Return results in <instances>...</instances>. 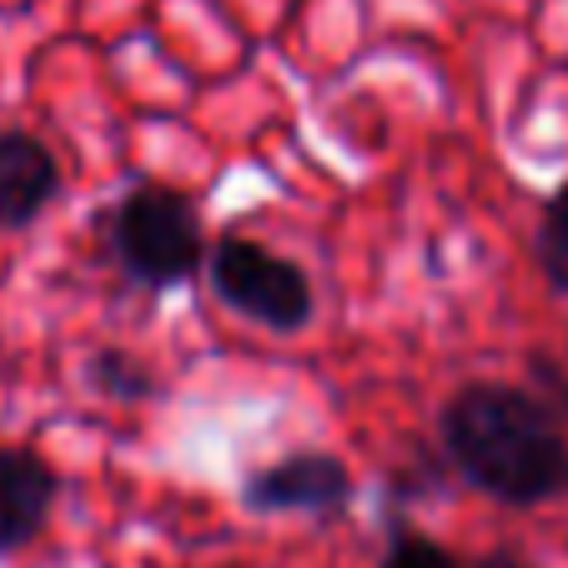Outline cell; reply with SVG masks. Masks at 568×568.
Listing matches in <instances>:
<instances>
[{"label": "cell", "instance_id": "6da1fadb", "mask_svg": "<svg viewBox=\"0 0 568 568\" xmlns=\"http://www.w3.org/2000/svg\"><path fill=\"white\" fill-rule=\"evenodd\" d=\"M439 444L479 494L534 509L568 494V434L524 384L469 379L444 399Z\"/></svg>", "mask_w": 568, "mask_h": 568}, {"label": "cell", "instance_id": "7a4b0ae2", "mask_svg": "<svg viewBox=\"0 0 568 568\" xmlns=\"http://www.w3.org/2000/svg\"><path fill=\"white\" fill-rule=\"evenodd\" d=\"M105 245L125 280L140 290H180L205 270V230L200 205L175 185L140 180L110 205Z\"/></svg>", "mask_w": 568, "mask_h": 568}, {"label": "cell", "instance_id": "3957f363", "mask_svg": "<svg viewBox=\"0 0 568 568\" xmlns=\"http://www.w3.org/2000/svg\"><path fill=\"white\" fill-rule=\"evenodd\" d=\"M210 290L240 320L265 324L270 334H300L314 320V284L310 270L290 255H275L270 245L245 235H225L205 245Z\"/></svg>", "mask_w": 568, "mask_h": 568}, {"label": "cell", "instance_id": "277c9868", "mask_svg": "<svg viewBox=\"0 0 568 568\" xmlns=\"http://www.w3.org/2000/svg\"><path fill=\"white\" fill-rule=\"evenodd\" d=\"M354 499V474L339 454L300 449L245 479V509L255 514H339Z\"/></svg>", "mask_w": 568, "mask_h": 568}, {"label": "cell", "instance_id": "5b68a950", "mask_svg": "<svg viewBox=\"0 0 568 568\" xmlns=\"http://www.w3.org/2000/svg\"><path fill=\"white\" fill-rule=\"evenodd\" d=\"M60 160L30 130H0V230H26L55 205Z\"/></svg>", "mask_w": 568, "mask_h": 568}, {"label": "cell", "instance_id": "8992f818", "mask_svg": "<svg viewBox=\"0 0 568 568\" xmlns=\"http://www.w3.org/2000/svg\"><path fill=\"white\" fill-rule=\"evenodd\" d=\"M60 479L36 449L0 444V554L30 544L55 509Z\"/></svg>", "mask_w": 568, "mask_h": 568}, {"label": "cell", "instance_id": "52a82bcc", "mask_svg": "<svg viewBox=\"0 0 568 568\" xmlns=\"http://www.w3.org/2000/svg\"><path fill=\"white\" fill-rule=\"evenodd\" d=\"M80 374H85V384L95 394L120 399V404H140V399H155L160 394L155 369H150L145 359H135L130 349H120V344H100V349H90L85 364H80Z\"/></svg>", "mask_w": 568, "mask_h": 568}, {"label": "cell", "instance_id": "ba28073f", "mask_svg": "<svg viewBox=\"0 0 568 568\" xmlns=\"http://www.w3.org/2000/svg\"><path fill=\"white\" fill-rule=\"evenodd\" d=\"M534 260H539L544 280H549L559 294H568V180L539 210V225H534Z\"/></svg>", "mask_w": 568, "mask_h": 568}, {"label": "cell", "instance_id": "9c48e42d", "mask_svg": "<svg viewBox=\"0 0 568 568\" xmlns=\"http://www.w3.org/2000/svg\"><path fill=\"white\" fill-rule=\"evenodd\" d=\"M524 374H529V394L554 414V424L568 434V364L554 359L549 349L524 354Z\"/></svg>", "mask_w": 568, "mask_h": 568}, {"label": "cell", "instance_id": "30bf717a", "mask_svg": "<svg viewBox=\"0 0 568 568\" xmlns=\"http://www.w3.org/2000/svg\"><path fill=\"white\" fill-rule=\"evenodd\" d=\"M379 568H459V559H454L444 544H434L429 534H414V529H394L389 549H384Z\"/></svg>", "mask_w": 568, "mask_h": 568}, {"label": "cell", "instance_id": "8fae6325", "mask_svg": "<svg viewBox=\"0 0 568 568\" xmlns=\"http://www.w3.org/2000/svg\"><path fill=\"white\" fill-rule=\"evenodd\" d=\"M474 568H529L524 559H514V554H489V559H479Z\"/></svg>", "mask_w": 568, "mask_h": 568}]
</instances>
